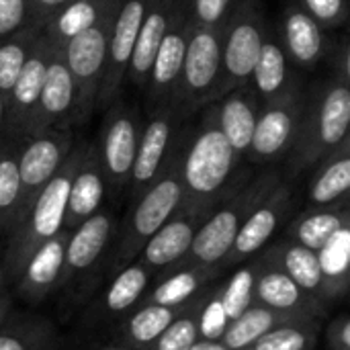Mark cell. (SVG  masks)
Returning <instances> with one entry per match:
<instances>
[{
  "instance_id": "cell-26",
  "label": "cell",
  "mask_w": 350,
  "mask_h": 350,
  "mask_svg": "<svg viewBox=\"0 0 350 350\" xmlns=\"http://www.w3.org/2000/svg\"><path fill=\"white\" fill-rule=\"evenodd\" d=\"M180 6H187V4H180L178 0H150L146 16L137 33L131 59H129L127 76H125V80H129L135 88L144 90L154 55Z\"/></svg>"
},
{
  "instance_id": "cell-9",
  "label": "cell",
  "mask_w": 350,
  "mask_h": 350,
  "mask_svg": "<svg viewBox=\"0 0 350 350\" xmlns=\"http://www.w3.org/2000/svg\"><path fill=\"white\" fill-rule=\"evenodd\" d=\"M142 127L144 119L139 109H135L131 103L121 100V96L105 109L100 135L94 144L105 172L107 193H111L113 197H121L123 193H127Z\"/></svg>"
},
{
  "instance_id": "cell-1",
  "label": "cell",
  "mask_w": 350,
  "mask_h": 350,
  "mask_svg": "<svg viewBox=\"0 0 350 350\" xmlns=\"http://www.w3.org/2000/svg\"><path fill=\"white\" fill-rule=\"evenodd\" d=\"M242 156L224 137L213 105L203 109L195 129L183 131L178 148V174L183 203L211 213L248 174L240 172Z\"/></svg>"
},
{
  "instance_id": "cell-28",
  "label": "cell",
  "mask_w": 350,
  "mask_h": 350,
  "mask_svg": "<svg viewBox=\"0 0 350 350\" xmlns=\"http://www.w3.org/2000/svg\"><path fill=\"white\" fill-rule=\"evenodd\" d=\"M224 271L183 262L164 273L162 281L150 287L142 304L162 306V308H185L191 304L207 285H211Z\"/></svg>"
},
{
  "instance_id": "cell-24",
  "label": "cell",
  "mask_w": 350,
  "mask_h": 350,
  "mask_svg": "<svg viewBox=\"0 0 350 350\" xmlns=\"http://www.w3.org/2000/svg\"><path fill=\"white\" fill-rule=\"evenodd\" d=\"M105 197H107V180L98 160L96 144L86 142L80 164L72 178V187L66 203V215H64V230L72 232L80 224L90 219L94 213H98Z\"/></svg>"
},
{
  "instance_id": "cell-29",
  "label": "cell",
  "mask_w": 350,
  "mask_h": 350,
  "mask_svg": "<svg viewBox=\"0 0 350 350\" xmlns=\"http://www.w3.org/2000/svg\"><path fill=\"white\" fill-rule=\"evenodd\" d=\"M350 139L330 152L316 168L308 185V209L349 203Z\"/></svg>"
},
{
  "instance_id": "cell-5",
  "label": "cell",
  "mask_w": 350,
  "mask_h": 350,
  "mask_svg": "<svg viewBox=\"0 0 350 350\" xmlns=\"http://www.w3.org/2000/svg\"><path fill=\"white\" fill-rule=\"evenodd\" d=\"M281 180L283 174L279 170H267L258 176H248L236 187L201 224L185 262L221 271V262L230 254L242 224Z\"/></svg>"
},
{
  "instance_id": "cell-10",
  "label": "cell",
  "mask_w": 350,
  "mask_h": 350,
  "mask_svg": "<svg viewBox=\"0 0 350 350\" xmlns=\"http://www.w3.org/2000/svg\"><path fill=\"white\" fill-rule=\"evenodd\" d=\"M119 6V4H117ZM117 6L107 12L96 25L82 31L80 35L66 41L62 49V57L74 78L76 84V119L74 123H84L90 113L96 109L98 90L105 76L107 66V47L109 33L117 12Z\"/></svg>"
},
{
  "instance_id": "cell-42",
  "label": "cell",
  "mask_w": 350,
  "mask_h": 350,
  "mask_svg": "<svg viewBox=\"0 0 350 350\" xmlns=\"http://www.w3.org/2000/svg\"><path fill=\"white\" fill-rule=\"evenodd\" d=\"M297 4L326 31L349 21V0H297Z\"/></svg>"
},
{
  "instance_id": "cell-35",
  "label": "cell",
  "mask_w": 350,
  "mask_h": 350,
  "mask_svg": "<svg viewBox=\"0 0 350 350\" xmlns=\"http://www.w3.org/2000/svg\"><path fill=\"white\" fill-rule=\"evenodd\" d=\"M57 332L51 320L33 314H10L0 326V350H55Z\"/></svg>"
},
{
  "instance_id": "cell-19",
  "label": "cell",
  "mask_w": 350,
  "mask_h": 350,
  "mask_svg": "<svg viewBox=\"0 0 350 350\" xmlns=\"http://www.w3.org/2000/svg\"><path fill=\"white\" fill-rule=\"evenodd\" d=\"M74 119H76V84L62 57V49L57 47L49 59L39 103L25 137L49 129H70Z\"/></svg>"
},
{
  "instance_id": "cell-31",
  "label": "cell",
  "mask_w": 350,
  "mask_h": 350,
  "mask_svg": "<svg viewBox=\"0 0 350 350\" xmlns=\"http://www.w3.org/2000/svg\"><path fill=\"white\" fill-rule=\"evenodd\" d=\"M345 226H350V201L334 207L306 209L289 221L283 238L318 252Z\"/></svg>"
},
{
  "instance_id": "cell-20",
  "label": "cell",
  "mask_w": 350,
  "mask_h": 350,
  "mask_svg": "<svg viewBox=\"0 0 350 350\" xmlns=\"http://www.w3.org/2000/svg\"><path fill=\"white\" fill-rule=\"evenodd\" d=\"M256 256L258 273L254 281V304L306 320H322L328 314V306H324L320 299L308 295L301 287H297L262 252H258Z\"/></svg>"
},
{
  "instance_id": "cell-3",
  "label": "cell",
  "mask_w": 350,
  "mask_h": 350,
  "mask_svg": "<svg viewBox=\"0 0 350 350\" xmlns=\"http://www.w3.org/2000/svg\"><path fill=\"white\" fill-rule=\"evenodd\" d=\"M86 142H76L59 170L53 178L41 189V193L33 199V203L21 213L8 236L4 238L2 250V271L4 281L10 285L21 275L29 256L49 238H53L59 230H64L66 203L72 187V178L80 164Z\"/></svg>"
},
{
  "instance_id": "cell-45",
  "label": "cell",
  "mask_w": 350,
  "mask_h": 350,
  "mask_svg": "<svg viewBox=\"0 0 350 350\" xmlns=\"http://www.w3.org/2000/svg\"><path fill=\"white\" fill-rule=\"evenodd\" d=\"M74 0H29V27L43 31L51 16L66 8Z\"/></svg>"
},
{
  "instance_id": "cell-46",
  "label": "cell",
  "mask_w": 350,
  "mask_h": 350,
  "mask_svg": "<svg viewBox=\"0 0 350 350\" xmlns=\"http://www.w3.org/2000/svg\"><path fill=\"white\" fill-rule=\"evenodd\" d=\"M326 347L328 350H350V318L347 314L330 320L326 328Z\"/></svg>"
},
{
  "instance_id": "cell-49",
  "label": "cell",
  "mask_w": 350,
  "mask_h": 350,
  "mask_svg": "<svg viewBox=\"0 0 350 350\" xmlns=\"http://www.w3.org/2000/svg\"><path fill=\"white\" fill-rule=\"evenodd\" d=\"M12 314V299L6 293H0V326L10 318Z\"/></svg>"
},
{
  "instance_id": "cell-16",
  "label": "cell",
  "mask_w": 350,
  "mask_h": 350,
  "mask_svg": "<svg viewBox=\"0 0 350 350\" xmlns=\"http://www.w3.org/2000/svg\"><path fill=\"white\" fill-rule=\"evenodd\" d=\"M191 29H193V21H191L189 6H180L154 55V62H152V68L144 86L148 111H154L174 100Z\"/></svg>"
},
{
  "instance_id": "cell-40",
  "label": "cell",
  "mask_w": 350,
  "mask_h": 350,
  "mask_svg": "<svg viewBox=\"0 0 350 350\" xmlns=\"http://www.w3.org/2000/svg\"><path fill=\"white\" fill-rule=\"evenodd\" d=\"M256 273H258V256H254L250 265L238 269L228 281L217 283V295L226 312V318L230 322L254 304Z\"/></svg>"
},
{
  "instance_id": "cell-53",
  "label": "cell",
  "mask_w": 350,
  "mask_h": 350,
  "mask_svg": "<svg viewBox=\"0 0 350 350\" xmlns=\"http://www.w3.org/2000/svg\"><path fill=\"white\" fill-rule=\"evenodd\" d=\"M100 350H127V349L119 345V347H105V349H100Z\"/></svg>"
},
{
  "instance_id": "cell-47",
  "label": "cell",
  "mask_w": 350,
  "mask_h": 350,
  "mask_svg": "<svg viewBox=\"0 0 350 350\" xmlns=\"http://www.w3.org/2000/svg\"><path fill=\"white\" fill-rule=\"evenodd\" d=\"M336 51V57H334V76L342 82H350V45L349 37L345 35L338 45L334 47Z\"/></svg>"
},
{
  "instance_id": "cell-12",
  "label": "cell",
  "mask_w": 350,
  "mask_h": 350,
  "mask_svg": "<svg viewBox=\"0 0 350 350\" xmlns=\"http://www.w3.org/2000/svg\"><path fill=\"white\" fill-rule=\"evenodd\" d=\"M306 105V90H299L287 98L262 103L258 109L250 148L244 158L252 164H275L291 152L301 113Z\"/></svg>"
},
{
  "instance_id": "cell-37",
  "label": "cell",
  "mask_w": 350,
  "mask_h": 350,
  "mask_svg": "<svg viewBox=\"0 0 350 350\" xmlns=\"http://www.w3.org/2000/svg\"><path fill=\"white\" fill-rule=\"evenodd\" d=\"M21 209V178H18V144L8 142L0 156V240L12 230Z\"/></svg>"
},
{
  "instance_id": "cell-50",
  "label": "cell",
  "mask_w": 350,
  "mask_h": 350,
  "mask_svg": "<svg viewBox=\"0 0 350 350\" xmlns=\"http://www.w3.org/2000/svg\"><path fill=\"white\" fill-rule=\"evenodd\" d=\"M4 121H6V100H4V96L0 94V133H2V129H4Z\"/></svg>"
},
{
  "instance_id": "cell-43",
  "label": "cell",
  "mask_w": 350,
  "mask_h": 350,
  "mask_svg": "<svg viewBox=\"0 0 350 350\" xmlns=\"http://www.w3.org/2000/svg\"><path fill=\"white\" fill-rule=\"evenodd\" d=\"M240 0H191L189 12L195 25L219 27L226 23L230 12Z\"/></svg>"
},
{
  "instance_id": "cell-30",
  "label": "cell",
  "mask_w": 350,
  "mask_h": 350,
  "mask_svg": "<svg viewBox=\"0 0 350 350\" xmlns=\"http://www.w3.org/2000/svg\"><path fill=\"white\" fill-rule=\"evenodd\" d=\"M273 265H277L297 287H301L308 295L320 299L322 297V275H320V265L318 256L314 250L299 246L287 238H281L273 242L269 248L260 250ZM326 306V304H324Z\"/></svg>"
},
{
  "instance_id": "cell-44",
  "label": "cell",
  "mask_w": 350,
  "mask_h": 350,
  "mask_svg": "<svg viewBox=\"0 0 350 350\" xmlns=\"http://www.w3.org/2000/svg\"><path fill=\"white\" fill-rule=\"evenodd\" d=\"M29 27V0H0V39Z\"/></svg>"
},
{
  "instance_id": "cell-14",
  "label": "cell",
  "mask_w": 350,
  "mask_h": 350,
  "mask_svg": "<svg viewBox=\"0 0 350 350\" xmlns=\"http://www.w3.org/2000/svg\"><path fill=\"white\" fill-rule=\"evenodd\" d=\"M293 207H295L293 185L283 176V180L254 207V211L242 224L230 254L221 262V271L246 262L254 258L260 250H265V246L277 236V232L291 217Z\"/></svg>"
},
{
  "instance_id": "cell-8",
  "label": "cell",
  "mask_w": 350,
  "mask_h": 350,
  "mask_svg": "<svg viewBox=\"0 0 350 350\" xmlns=\"http://www.w3.org/2000/svg\"><path fill=\"white\" fill-rule=\"evenodd\" d=\"M267 33L269 27L258 0H240L224 23L219 98L250 82Z\"/></svg>"
},
{
  "instance_id": "cell-4",
  "label": "cell",
  "mask_w": 350,
  "mask_h": 350,
  "mask_svg": "<svg viewBox=\"0 0 350 350\" xmlns=\"http://www.w3.org/2000/svg\"><path fill=\"white\" fill-rule=\"evenodd\" d=\"M183 139V135H180ZM178 148L176 144L170 160L158 178L133 201L129 215L125 217L123 228L119 230L115 248L111 250V260L107 265L109 273H119L133 260H137L146 242L174 215L183 203V183L178 174Z\"/></svg>"
},
{
  "instance_id": "cell-22",
  "label": "cell",
  "mask_w": 350,
  "mask_h": 350,
  "mask_svg": "<svg viewBox=\"0 0 350 350\" xmlns=\"http://www.w3.org/2000/svg\"><path fill=\"white\" fill-rule=\"evenodd\" d=\"M154 273L139 260H133L125 269L113 275V281L98 295L88 316V324H121L144 299L150 289Z\"/></svg>"
},
{
  "instance_id": "cell-39",
  "label": "cell",
  "mask_w": 350,
  "mask_h": 350,
  "mask_svg": "<svg viewBox=\"0 0 350 350\" xmlns=\"http://www.w3.org/2000/svg\"><path fill=\"white\" fill-rule=\"evenodd\" d=\"M320 334V320L281 324L244 350H314Z\"/></svg>"
},
{
  "instance_id": "cell-48",
  "label": "cell",
  "mask_w": 350,
  "mask_h": 350,
  "mask_svg": "<svg viewBox=\"0 0 350 350\" xmlns=\"http://www.w3.org/2000/svg\"><path fill=\"white\" fill-rule=\"evenodd\" d=\"M191 350H230L221 340H205V338H199L193 349Z\"/></svg>"
},
{
  "instance_id": "cell-13",
  "label": "cell",
  "mask_w": 350,
  "mask_h": 350,
  "mask_svg": "<svg viewBox=\"0 0 350 350\" xmlns=\"http://www.w3.org/2000/svg\"><path fill=\"white\" fill-rule=\"evenodd\" d=\"M74 135L70 129H49L18 144V178H21V213L33 203L41 189L53 178L64 160L74 148ZM16 217V219H18ZM16 224V221H14Z\"/></svg>"
},
{
  "instance_id": "cell-15",
  "label": "cell",
  "mask_w": 350,
  "mask_h": 350,
  "mask_svg": "<svg viewBox=\"0 0 350 350\" xmlns=\"http://www.w3.org/2000/svg\"><path fill=\"white\" fill-rule=\"evenodd\" d=\"M148 4L150 0H121L117 6L111 33H109L105 76H103V84L98 90V98H96V107L103 111L121 96L129 59H131Z\"/></svg>"
},
{
  "instance_id": "cell-7",
  "label": "cell",
  "mask_w": 350,
  "mask_h": 350,
  "mask_svg": "<svg viewBox=\"0 0 350 350\" xmlns=\"http://www.w3.org/2000/svg\"><path fill=\"white\" fill-rule=\"evenodd\" d=\"M221 37L224 25L205 27L193 23L178 88L172 100L185 117L203 111L219 98Z\"/></svg>"
},
{
  "instance_id": "cell-36",
  "label": "cell",
  "mask_w": 350,
  "mask_h": 350,
  "mask_svg": "<svg viewBox=\"0 0 350 350\" xmlns=\"http://www.w3.org/2000/svg\"><path fill=\"white\" fill-rule=\"evenodd\" d=\"M304 320L306 318L281 314V312L262 308L258 304H252L246 312H242L238 318H234L226 326L221 342L230 350H244L248 349L252 342H256L262 334H267L269 330H273V328H277L281 324L304 322Z\"/></svg>"
},
{
  "instance_id": "cell-32",
  "label": "cell",
  "mask_w": 350,
  "mask_h": 350,
  "mask_svg": "<svg viewBox=\"0 0 350 350\" xmlns=\"http://www.w3.org/2000/svg\"><path fill=\"white\" fill-rule=\"evenodd\" d=\"M318 265L322 275L324 304L340 301L347 297L350 285V226L340 228L318 252Z\"/></svg>"
},
{
  "instance_id": "cell-23",
  "label": "cell",
  "mask_w": 350,
  "mask_h": 350,
  "mask_svg": "<svg viewBox=\"0 0 350 350\" xmlns=\"http://www.w3.org/2000/svg\"><path fill=\"white\" fill-rule=\"evenodd\" d=\"M68 236L70 232L59 230L53 238L43 242L29 256L21 275L12 283L18 299H23L29 306H37L43 304L53 291H57Z\"/></svg>"
},
{
  "instance_id": "cell-34",
  "label": "cell",
  "mask_w": 350,
  "mask_h": 350,
  "mask_svg": "<svg viewBox=\"0 0 350 350\" xmlns=\"http://www.w3.org/2000/svg\"><path fill=\"white\" fill-rule=\"evenodd\" d=\"M121 0H74L62 8L43 27V35L49 37L57 47H62L72 37L96 25L107 12H111Z\"/></svg>"
},
{
  "instance_id": "cell-6",
  "label": "cell",
  "mask_w": 350,
  "mask_h": 350,
  "mask_svg": "<svg viewBox=\"0 0 350 350\" xmlns=\"http://www.w3.org/2000/svg\"><path fill=\"white\" fill-rule=\"evenodd\" d=\"M115 226L117 221L113 213L100 209L70 232L57 285V291H62L64 297V306L70 310L84 304L92 295L96 279L100 277L103 269H107L105 258L111 254Z\"/></svg>"
},
{
  "instance_id": "cell-2",
  "label": "cell",
  "mask_w": 350,
  "mask_h": 350,
  "mask_svg": "<svg viewBox=\"0 0 350 350\" xmlns=\"http://www.w3.org/2000/svg\"><path fill=\"white\" fill-rule=\"evenodd\" d=\"M350 88L336 76L306 92L295 144L287 154V174L295 178L314 170L349 137Z\"/></svg>"
},
{
  "instance_id": "cell-38",
  "label": "cell",
  "mask_w": 350,
  "mask_h": 350,
  "mask_svg": "<svg viewBox=\"0 0 350 350\" xmlns=\"http://www.w3.org/2000/svg\"><path fill=\"white\" fill-rule=\"evenodd\" d=\"M41 35L35 27H25L4 39H0V94L8 96L10 88L14 86L37 37Z\"/></svg>"
},
{
  "instance_id": "cell-11",
  "label": "cell",
  "mask_w": 350,
  "mask_h": 350,
  "mask_svg": "<svg viewBox=\"0 0 350 350\" xmlns=\"http://www.w3.org/2000/svg\"><path fill=\"white\" fill-rule=\"evenodd\" d=\"M185 115L174 103L150 111L148 121H144L135 162L131 168V178L127 193L135 201L164 170L170 160L180 135L185 131Z\"/></svg>"
},
{
  "instance_id": "cell-25",
  "label": "cell",
  "mask_w": 350,
  "mask_h": 350,
  "mask_svg": "<svg viewBox=\"0 0 350 350\" xmlns=\"http://www.w3.org/2000/svg\"><path fill=\"white\" fill-rule=\"evenodd\" d=\"M250 86L254 88L260 105L281 100L304 90L297 68L289 62L273 31H269L265 37L256 66L250 76Z\"/></svg>"
},
{
  "instance_id": "cell-17",
  "label": "cell",
  "mask_w": 350,
  "mask_h": 350,
  "mask_svg": "<svg viewBox=\"0 0 350 350\" xmlns=\"http://www.w3.org/2000/svg\"><path fill=\"white\" fill-rule=\"evenodd\" d=\"M55 49H57V45L43 33L37 37L14 86L10 88V92L6 96L4 129L8 135L18 137V139H23L27 135V129L31 125V119L37 109L39 94H41L43 82H45L49 59Z\"/></svg>"
},
{
  "instance_id": "cell-27",
  "label": "cell",
  "mask_w": 350,
  "mask_h": 350,
  "mask_svg": "<svg viewBox=\"0 0 350 350\" xmlns=\"http://www.w3.org/2000/svg\"><path fill=\"white\" fill-rule=\"evenodd\" d=\"M211 105H213L215 119L224 137L244 158L250 148V139H252L258 109H260V100L254 88L250 86V82L236 86L234 90H230L228 94H224L219 100Z\"/></svg>"
},
{
  "instance_id": "cell-54",
  "label": "cell",
  "mask_w": 350,
  "mask_h": 350,
  "mask_svg": "<svg viewBox=\"0 0 350 350\" xmlns=\"http://www.w3.org/2000/svg\"><path fill=\"white\" fill-rule=\"evenodd\" d=\"M178 2H180V4H187V6L191 4V0H178Z\"/></svg>"
},
{
  "instance_id": "cell-18",
  "label": "cell",
  "mask_w": 350,
  "mask_h": 350,
  "mask_svg": "<svg viewBox=\"0 0 350 350\" xmlns=\"http://www.w3.org/2000/svg\"><path fill=\"white\" fill-rule=\"evenodd\" d=\"M209 213L180 203L174 215L146 242L137 260L152 273H166L187 260L195 234Z\"/></svg>"
},
{
  "instance_id": "cell-33",
  "label": "cell",
  "mask_w": 350,
  "mask_h": 350,
  "mask_svg": "<svg viewBox=\"0 0 350 350\" xmlns=\"http://www.w3.org/2000/svg\"><path fill=\"white\" fill-rule=\"evenodd\" d=\"M185 308H162V306H152V304H139L119 324L121 328L119 345L127 350H146L176 320V316Z\"/></svg>"
},
{
  "instance_id": "cell-21",
  "label": "cell",
  "mask_w": 350,
  "mask_h": 350,
  "mask_svg": "<svg viewBox=\"0 0 350 350\" xmlns=\"http://www.w3.org/2000/svg\"><path fill=\"white\" fill-rule=\"evenodd\" d=\"M277 39L297 70H314L330 51L326 29L318 25L297 2L283 8Z\"/></svg>"
},
{
  "instance_id": "cell-52",
  "label": "cell",
  "mask_w": 350,
  "mask_h": 350,
  "mask_svg": "<svg viewBox=\"0 0 350 350\" xmlns=\"http://www.w3.org/2000/svg\"><path fill=\"white\" fill-rule=\"evenodd\" d=\"M4 146H6V139L2 137V133H0V156H2V150H4Z\"/></svg>"
},
{
  "instance_id": "cell-51",
  "label": "cell",
  "mask_w": 350,
  "mask_h": 350,
  "mask_svg": "<svg viewBox=\"0 0 350 350\" xmlns=\"http://www.w3.org/2000/svg\"><path fill=\"white\" fill-rule=\"evenodd\" d=\"M2 250H4V240H0V293H4L2 291V285L6 283L4 281V271H2Z\"/></svg>"
},
{
  "instance_id": "cell-41",
  "label": "cell",
  "mask_w": 350,
  "mask_h": 350,
  "mask_svg": "<svg viewBox=\"0 0 350 350\" xmlns=\"http://www.w3.org/2000/svg\"><path fill=\"white\" fill-rule=\"evenodd\" d=\"M209 287V285H207ZM205 287V289H207ZM205 289L176 316V320L146 350H191L199 340V310Z\"/></svg>"
}]
</instances>
